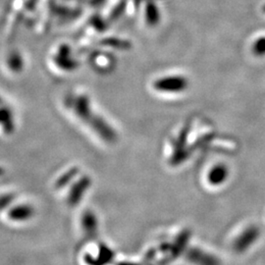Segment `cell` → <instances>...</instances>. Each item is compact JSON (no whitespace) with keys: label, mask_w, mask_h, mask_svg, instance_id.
<instances>
[{"label":"cell","mask_w":265,"mask_h":265,"mask_svg":"<svg viewBox=\"0 0 265 265\" xmlns=\"http://www.w3.org/2000/svg\"><path fill=\"white\" fill-rule=\"evenodd\" d=\"M261 237L260 228L254 224L249 223L240 227L231 237L229 249L236 254H244L253 250Z\"/></svg>","instance_id":"obj_2"},{"label":"cell","mask_w":265,"mask_h":265,"mask_svg":"<svg viewBox=\"0 0 265 265\" xmlns=\"http://www.w3.org/2000/svg\"><path fill=\"white\" fill-rule=\"evenodd\" d=\"M231 170L227 163L222 161H217L210 164L205 169L204 173V182L205 186L209 189H220L230 180Z\"/></svg>","instance_id":"obj_3"},{"label":"cell","mask_w":265,"mask_h":265,"mask_svg":"<svg viewBox=\"0 0 265 265\" xmlns=\"http://www.w3.org/2000/svg\"><path fill=\"white\" fill-rule=\"evenodd\" d=\"M145 22L149 26H157L161 19V13L156 2L152 0L147 1L145 5Z\"/></svg>","instance_id":"obj_5"},{"label":"cell","mask_w":265,"mask_h":265,"mask_svg":"<svg viewBox=\"0 0 265 265\" xmlns=\"http://www.w3.org/2000/svg\"><path fill=\"white\" fill-rule=\"evenodd\" d=\"M72 107H74L75 115L84 123L91 124L92 128L98 132L101 137H104L106 142H114L116 140V132L111 129L106 121L94 115L90 99L84 96H77L72 99Z\"/></svg>","instance_id":"obj_1"},{"label":"cell","mask_w":265,"mask_h":265,"mask_svg":"<svg viewBox=\"0 0 265 265\" xmlns=\"http://www.w3.org/2000/svg\"><path fill=\"white\" fill-rule=\"evenodd\" d=\"M189 80L181 75H170L158 78L153 82V89L162 94H182L189 87Z\"/></svg>","instance_id":"obj_4"},{"label":"cell","mask_w":265,"mask_h":265,"mask_svg":"<svg viewBox=\"0 0 265 265\" xmlns=\"http://www.w3.org/2000/svg\"><path fill=\"white\" fill-rule=\"evenodd\" d=\"M262 12L264 13L265 14V4L262 6Z\"/></svg>","instance_id":"obj_8"},{"label":"cell","mask_w":265,"mask_h":265,"mask_svg":"<svg viewBox=\"0 0 265 265\" xmlns=\"http://www.w3.org/2000/svg\"><path fill=\"white\" fill-rule=\"evenodd\" d=\"M32 214H33V210L31 209V207L28 205H23V206L17 207L16 210H13L11 216L15 220L22 221V220H28L29 218H31Z\"/></svg>","instance_id":"obj_6"},{"label":"cell","mask_w":265,"mask_h":265,"mask_svg":"<svg viewBox=\"0 0 265 265\" xmlns=\"http://www.w3.org/2000/svg\"><path fill=\"white\" fill-rule=\"evenodd\" d=\"M252 51L256 57L265 56V36H259L253 41Z\"/></svg>","instance_id":"obj_7"}]
</instances>
